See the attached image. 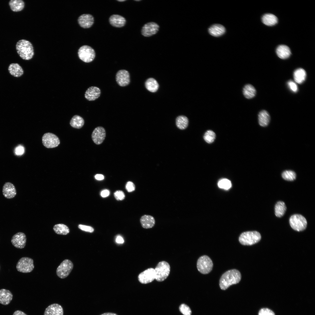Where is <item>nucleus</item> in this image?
I'll return each instance as SVG.
<instances>
[{
    "label": "nucleus",
    "instance_id": "f257e3e1",
    "mask_svg": "<svg viewBox=\"0 0 315 315\" xmlns=\"http://www.w3.org/2000/svg\"><path fill=\"white\" fill-rule=\"evenodd\" d=\"M241 274L236 269L228 270L224 273L219 280V286L223 290H225L230 286L237 284L240 281Z\"/></svg>",
    "mask_w": 315,
    "mask_h": 315
},
{
    "label": "nucleus",
    "instance_id": "f03ea898",
    "mask_svg": "<svg viewBox=\"0 0 315 315\" xmlns=\"http://www.w3.org/2000/svg\"><path fill=\"white\" fill-rule=\"evenodd\" d=\"M17 52L20 57L25 60H29L33 57L34 49L32 43L25 39L19 41L16 45Z\"/></svg>",
    "mask_w": 315,
    "mask_h": 315
},
{
    "label": "nucleus",
    "instance_id": "7ed1b4c3",
    "mask_svg": "<svg viewBox=\"0 0 315 315\" xmlns=\"http://www.w3.org/2000/svg\"><path fill=\"white\" fill-rule=\"evenodd\" d=\"M261 236L257 231H249L243 232L240 235L239 241L243 245H251L255 244L260 240Z\"/></svg>",
    "mask_w": 315,
    "mask_h": 315
},
{
    "label": "nucleus",
    "instance_id": "20e7f679",
    "mask_svg": "<svg viewBox=\"0 0 315 315\" xmlns=\"http://www.w3.org/2000/svg\"><path fill=\"white\" fill-rule=\"evenodd\" d=\"M155 279L158 281H162L168 276L170 272V267L167 262H160L155 269Z\"/></svg>",
    "mask_w": 315,
    "mask_h": 315
},
{
    "label": "nucleus",
    "instance_id": "39448f33",
    "mask_svg": "<svg viewBox=\"0 0 315 315\" xmlns=\"http://www.w3.org/2000/svg\"><path fill=\"white\" fill-rule=\"evenodd\" d=\"M197 268L198 271L203 274L209 273L212 270L213 262L211 258L206 255L200 257L197 262Z\"/></svg>",
    "mask_w": 315,
    "mask_h": 315
},
{
    "label": "nucleus",
    "instance_id": "423d86ee",
    "mask_svg": "<svg viewBox=\"0 0 315 315\" xmlns=\"http://www.w3.org/2000/svg\"><path fill=\"white\" fill-rule=\"evenodd\" d=\"M289 223L291 227L298 231L305 230L307 224L306 218L302 215L298 214L292 215L290 218Z\"/></svg>",
    "mask_w": 315,
    "mask_h": 315
},
{
    "label": "nucleus",
    "instance_id": "0eeeda50",
    "mask_svg": "<svg viewBox=\"0 0 315 315\" xmlns=\"http://www.w3.org/2000/svg\"><path fill=\"white\" fill-rule=\"evenodd\" d=\"M78 55L79 59L82 61L85 62L89 63L94 60L95 53L91 47L87 45H84L78 49Z\"/></svg>",
    "mask_w": 315,
    "mask_h": 315
},
{
    "label": "nucleus",
    "instance_id": "6e6552de",
    "mask_svg": "<svg viewBox=\"0 0 315 315\" xmlns=\"http://www.w3.org/2000/svg\"><path fill=\"white\" fill-rule=\"evenodd\" d=\"M33 260L30 258L23 257L18 261L16 268L20 272L27 273L31 272L34 268Z\"/></svg>",
    "mask_w": 315,
    "mask_h": 315
},
{
    "label": "nucleus",
    "instance_id": "1a4fd4ad",
    "mask_svg": "<svg viewBox=\"0 0 315 315\" xmlns=\"http://www.w3.org/2000/svg\"><path fill=\"white\" fill-rule=\"evenodd\" d=\"M73 266V264L71 260L68 259L65 260L57 268L56 270L57 275L61 279L66 278L70 274Z\"/></svg>",
    "mask_w": 315,
    "mask_h": 315
},
{
    "label": "nucleus",
    "instance_id": "9d476101",
    "mask_svg": "<svg viewBox=\"0 0 315 315\" xmlns=\"http://www.w3.org/2000/svg\"><path fill=\"white\" fill-rule=\"evenodd\" d=\"M42 142L43 146L47 148H52L57 146L60 144L58 137L51 133H45L42 137Z\"/></svg>",
    "mask_w": 315,
    "mask_h": 315
},
{
    "label": "nucleus",
    "instance_id": "9b49d317",
    "mask_svg": "<svg viewBox=\"0 0 315 315\" xmlns=\"http://www.w3.org/2000/svg\"><path fill=\"white\" fill-rule=\"evenodd\" d=\"M155 278V269L148 268L139 274L138 276L139 281L143 284H146L152 282Z\"/></svg>",
    "mask_w": 315,
    "mask_h": 315
},
{
    "label": "nucleus",
    "instance_id": "f8f14e48",
    "mask_svg": "<svg viewBox=\"0 0 315 315\" xmlns=\"http://www.w3.org/2000/svg\"><path fill=\"white\" fill-rule=\"evenodd\" d=\"M116 79L119 85L121 87L125 86L128 85L130 82V74L126 70H120L117 73Z\"/></svg>",
    "mask_w": 315,
    "mask_h": 315
},
{
    "label": "nucleus",
    "instance_id": "ddd939ff",
    "mask_svg": "<svg viewBox=\"0 0 315 315\" xmlns=\"http://www.w3.org/2000/svg\"><path fill=\"white\" fill-rule=\"evenodd\" d=\"M106 136L104 128L101 126L95 128L92 132L91 137L94 142L97 145L101 144L104 140Z\"/></svg>",
    "mask_w": 315,
    "mask_h": 315
},
{
    "label": "nucleus",
    "instance_id": "4468645a",
    "mask_svg": "<svg viewBox=\"0 0 315 315\" xmlns=\"http://www.w3.org/2000/svg\"><path fill=\"white\" fill-rule=\"evenodd\" d=\"M11 242L15 247L22 249L24 247L26 242V237L25 234L22 232H18L12 237Z\"/></svg>",
    "mask_w": 315,
    "mask_h": 315
},
{
    "label": "nucleus",
    "instance_id": "2eb2a0df",
    "mask_svg": "<svg viewBox=\"0 0 315 315\" xmlns=\"http://www.w3.org/2000/svg\"><path fill=\"white\" fill-rule=\"evenodd\" d=\"M159 26L155 22H150L146 23L142 28V34L145 37H149L157 33L159 30Z\"/></svg>",
    "mask_w": 315,
    "mask_h": 315
},
{
    "label": "nucleus",
    "instance_id": "dca6fc26",
    "mask_svg": "<svg viewBox=\"0 0 315 315\" xmlns=\"http://www.w3.org/2000/svg\"><path fill=\"white\" fill-rule=\"evenodd\" d=\"M78 21L81 27L84 28H88L90 27L93 24L94 18L90 14H83L78 17Z\"/></svg>",
    "mask_w": 315,
    "mask_h": 315
},
{
    "label": "nucleus",
    "instance_id": "f3484780",
    "mask_svg": "<svg viewBox=\"0 0 315 315\" xmlns=\"http://www.w3.org/2000/svg\"><path fill=\"white\" fill-rule=\"evenodd\" d=\"M2 193L3 195L8 199L13 198L17 194L16 190L14 185L10 182L5 183L2 188Z\"/></svg>",
    "mask_w": 315,
    "mask_h": 315
},
{
    "label": "nucleus",
    "instance_id": "a211bd4d",
    "mask_svg": "<svg viewBox=\"0 0 315 315\" xmlns=\"http://www.w3.org/2000/svg\"><path fill=\"white\" fill-rule=\"evenodd\" d=\"M63 314L62 306L59 304L54 303L50 305L46 308L44 315H63Z\"/></svg>",
    "mask_w": 315,
    "mask_h": 315
},
{
    "label": "nucleus",
    "instance_id": "6ab92c4d",
    "mask_svg": "<svg viewBox=\"0 0 315 315\" xmlns=\"http://www.w3.org/2000/svg\"><path fill=\"white\" fill-rule=\"evenodd\" d=\"M100 94L101 90L99 88L96 86H91L86 90L85 97L87 100L92 101L98 98Z\"/></svg>",
    "mask_w": 315,
    "mask_h": 315
},
{
    "label": "nucleus",
    "instance_id": "aec40b11",
    "mask_svg": "<svg viewBox=\"0 0 315 315\" xmlns=\"http://www.w3.org/2000/svg\"><path fill=\"white\" fill-rule=\"evenodd\" d=\"M8 70L10 74L15 78L22 76L24 74V71L22 66L18 63H12L8 67Z\"/></svg>",
    "mask_w": 315,
    "mask_h": 315
},
{
    "label": "nucleus",
    "instance_id": "412c9836",
    "mask_svg": "<svg viewBox=\"0 0 315 315\" xmlns=\"http://www.w3.org/2000/svg\"><path fill=\"white\" fill-rule=\"evenodd\" d=\"M110 24L113 26L116 27H121L125 24L126 20L123 16L117 14L111 15L109 19Z\"/></svg>",
    "mask_w": 315,
    "mask_h": 315
},
{
    "label": "nucleus",
    "instance_id": "4be33fe9",
    "mask_svg": "<svg viewBox=\"0 0 315 315\" xmlns=\"http://www.w3.org/2000/svg\"><path fill=\"white\" fill-rule=\"evenodd\" d=\"M13 295L9 290L5 289L0 290V303L4 305L9 304L11 301Z\"/></svg>",
    "mask_w": 315,
    "mask_h": 315
},
{
    "label": "nucleus",
    "instance_id": "5701e85b",
    "mask_svg": "<svg viewBox=\"0 0 315 315\" xmlns=\"http://www.w3.org/2000/svg\"><path fill=\"white\" fill-rule=\"evenodd\" d=\"M208 31L212 36L218 37L223 34L225 32V29L223 26L216 24L211 26L209 28Z\"/></svg>",
    "mask_w": 315,
    "mask_h": 315
},
{
    "label": "nucleus",
    "instance_id": "b1692460",
    "mask_svg": "<svg viewBox=\"0 0 315 315\" xmlns=\"http://www.w3.org/2000/svg\"><path fill=\"white\" fill-rule=\"evenodd\" d=\"M140 221L142 227L146 229L152 228L155 223V220L153 216L147 215L142 216L140 218Z\"/></svg>",
    "mask_w": 315,
    "mask_h": 315
},
{
    "label": "nucleus",
    "instance_id": "393cba45",
    "mask_svg": "<svg viewBox=\"0 0 315 315\" xmlns=\"http://www.w3.org/2000/svg\"><path fill=\"white\" fill-rule=\"evenodd\" d=\"M276 52L278 57L282 59L288 58L291 54L289 48L285 45L279 46L276 49Z\"/></svg>",
    "mask_w": 315,
    "mask_h": 315
},
{
    "label": "nucleus",
    "instance_id": "a878e982",
    "mask_svg": "<svg viewBox=\"0 0 315 315\" xmlns=\"http://www.w3.org/2000/svg\"><path fill=\"white\" fill-rule=\"evenodd\" d=\"M270 119L269 113L265 110H262L258 114V123L261 126L265 127L267 126L270 123Z\"/></svg>",
    "mask_w": 315,
    "mask_h": 315
},
{
    "label": "nucleus",
    "instance_id": "bb28decb",
    "mask_svg": "<svg viewBox=\"0 0 315 315\" xmlns=\"http://www.w3.org/2000/svg\"><path fill=\"white\" fill-rule=\"evenodd\" d=\"M306 73L303 69L299 68L296 70L293 74V77L295 81L298 83L301 84L305 80Z\"/></svg>",
    "mask_w": 315,
    "mask_h": 315
},
{
    "label": "nucleus",
    "instance_id": "cd10ccee",
    "mask_svg": "<svg viewBox=\"0 0 315 315\" xmlns=\"http://www.w3.org/2000/svg\"><path fill=\"white\" fill-rule=\"evenodd\" d=\"M262 20L264 24L269 26L274 25L278 22V19L276 16L270 13L264 15L262 18Z\"/></svg>",
    "mask_w": 315,
    "mask_h": 315
},
{
    "label": "nucleus",
    "instance_id": "c85d7f7f",
    "mask_svg": "<svg viewBox=\"0 0 315 315\" xmlns=\"http://www.w3.org/2000/svg\"><path fill=\"white\" fill-rule=\"evenodd\" d=\"M70 124L72 127L74 128L80 129L84 125V120L81 117L78 115H75L71 119Z\"/></svg>",
    "mask_w": 315,
    "mask_h": 315
},
{
    "label": "nucleus",
    "instance_id": "c756f323",
    "mask_svg": "<svg viewBox=\"0 0 315 315\" xmlns=\"http://www.w3.org/2000/svg\"><path fill=\"white\" fill-rule=\"evenodd\" d=\"M11 9L14 12L22 10L24 6V3L22 0H11L9 2Z\"/></svg>",
    "mask_w": 315,
    "mask_h": 315
},
{
    "label": "nucleus",
    "instance_id": "7c9ffc66",
    "mask_svg": "<svg viewBox=\"0 0 315 315\" xmlns=\"http://www.w3.org/2000/svg\"><path fill=\"white\" fill-rule=\"evenodd\" d=\"M243 94L246 98L250 99L253 98L256 94V90L255 88L252 85L248 84L246 85L243 88Z\"/></svg>",
    "mask_w": 315,
    "mask_h": 315
},
{
    "label": "nucleus",
    "instance_id": "2f4dec72",
    "mask_svg": "<svg viewBox=\"0 0 315 315\" xmlns=\"http://www.w3.org/2000/svg\"><path fill=\"white\" fill-rule=\"evenodd\" d=\"M145 85L148 90L153 92H156L159 88L157 81L153 78L148 79L145 82Z\"/></svg>",
    "mask_w": 315,
    "mask_h": 315
},
{
    "label": "nucleus",
    "instance_id": "473e14b6",
    "mask_svg": "<svg viewBox=\"0 0 315 315\" xmlns=\"http://www.w3.org/2000/svg\"><path fill=\"white\" fill-rule=\"evenodd\" d=\"M286 209V207L285 203L283 201H278L275 206V215L278 217H281L284 215Z\"/></svg>",
    "mask_w": 315,
    "mask_h": 315
},
{
    "label": "nucleus",
    "instance_id": "72a5a7b5",
    "mask_svg": "<svg viewBox=\"0 0 315 315\" xmlns=\"http://www.w3.org/2000/svg\"><path fill=\"white\" fill-rule=\"evenodd\" d=\"M53 229L56 234L59 235H66L70 232L69 228L66 225L63 224L55 225L54 226Z\"/></svg>",
    "mask_w": 315,
    "mask_h": 315
},
{
    "label": "nucleus",
    "instance_id": "f704fd0d",
    "mask_svg": "<svg viewBox=\"0 0 315 315\" xmlns=\"http://www.w3.org/2000/svg\"><path fill=\"white\" fill-rule=\"evenodd\" d=\"M188 118L184 116L178 117L176 119V125L177 127L181 130L185 129L188 127Z\"/></svg>",
    "mask_w": 315,
    "mask_h": 315
},
{
    "label": "nucleus",
    "instance_id": "c9c22d12",
    "mask_svg": "<svg viewBox=\"0 0 315 315\" xmlns=\"http://www.w3.org/2000/svg\"><path fill=\"white\" fill-rule=\"evenodd\" d=\"M282 176L284 180L288 181H293L296 178V175L293 171L288 170L283 172L282 174Z\"/></svg>",
    "mask_w": 315,
    "mask_h": 315
},
{
    "label": "nucleus",
    "instance_id": "e433bc0d",
    "mask_svg": "<svg viewBox=\"0 0 315 315\" xmlns=\"http://www.w3.org/2000/svg\"><path fill=\"white\" fill-rule=\"evenodd\" d=\"M215 137L216 134L215 133L211 130L207 131L204 136V140L208 143H212L214 141Z\"/></svg>",
    "mask_w": 315,
    "mask_h": 315
},
{
    "label": "nucleus",
    "instance_id": "4c0bfd02",
    "mask_svg": "<svg viewBox=\"0 0 315 315\" xmlns=\"http://www.w3.org/2000/svg\"><path fill=\"white\" fill-rule=\"evenodd\" d=\"M218 184L219 187L225 190L229 189L232 186L231 181L226 178L220 180L218 181Z\"/></svg>",
    "mask_w": 315,
    "mask_h": 315
},
{
    "label": "nucleus",
    "instance_id": "58836bf2",
    "mask_svg": "<svg viewBox=\"0 0 315 315\" xmlns=\"http://www.w3.org/2000/svg\"><path fill=\"white\" fill-rule=\"evenodd\" d=\"M180 312L184 315H191V311L190 307L185 304H181L179 307Z\"/></svg>",
    "mask_w": 315,
    "mask_h": 315
},
{
    "label": "nucleus",
    "instance_id": "ea45409f",
    "mask_svg": "<svg viewBox=\"0 0 315 315\" xmlns=\"http://www.w3.org/2000/svg\"><path fill=\"white\" fill-rule=\"evenodd\" d=\"M258 315H275V314L271 310L267 308H263L260 310Z\"/></svg>",
    "mask_w": 315,
    "mask_h": 315
},
{
    "label": "nucleus",
    "instance_id": "a19ab883",
    "mask_svg": "<svg viewBox=\"0 0 315 315\" xmlns=\"http://www.w3.org/2000/svg\"><path fill=\"white\" fill-rule=\"evenodd\" d=\"M114 195L116 199L118 200H123L125 197L124 193L120 190L116 191L114 193Z\"/></svg>",
    "mask_w": 315,
    "mask_h": 315
},
{
    "label": "nucleus",
    "instance_id": "79ce46f5",
    "mask_svg": "<svg viewBox=\"0 0 315 315\" xmlns=\"http://www.w3.org/2000/svg\"><path fill=\"white\" fill-rule=\"evenodd\" d=\"M24 152V147L21 145H19L17 146L15 149V153L17 155H23Z\"/></svg>",
    "mask_w": 315,
    "mask_h": 315
},
{
    "label": "nucleus",
    "instance_id": "37998d69",
    "mask_svg": "<svg viewBox=\"0 0 315 315\" xmlns=\"http://www.w3.org/2000/svg\"><path fill=\"white\" fill-rule=\"evenodd\" d=\"M78 228L83 231L89 232H92L94 231L93 228L90 226L80 224L78 225Z\"/></svg>",
    "mask_w": 315,
    "mask_h": 315
},
{
    "label": "nucleus",
    "instance_id": "c03bdc74",
    "mask_svg": "<svg viewBox=\"0 0 315 315\" xmlns=\"http://www.w3.org/2000/svg\"><path fill=\"white\" fill-rule=\"evenodd\" d=\"M126 189L129 192L134 191L135 189V186L134 183L131 181L128 182L126 185Z\"/></svg>",
    "mask_w": 315,
    "mask_h": 315
},
{
    "label": "nucleus",
    "instance_id": "a18cd8bd",
    "mask_svg": "<svg viewBox=\"0 0 315 315\" xmlns=\"http://www.w3.org/2000/svg\"><path fill=\"white\" fill-rule=\"evenodd\" d=\"M288 84L290 89L294 92H296L298 91V88L296 83L291 80H290L288 82Z\"/></svg>",
    "mask_w": 315,
    "mask_h": 315
},
{
    "label": "nucleus",
    "instance_id": "49530a36",
    "mask_svg": "<svg viewBox=\"0 0 315 315\" xmlns=\"http://www.w3.org/2000/svg\"><path fill=\"white\" fill-rule=\"evenodd\" d=\"M110 194L109 191L107 189H105L101 192V195L103 197H105L108 196Z\"/></svg>",
    "mask_w": 315,
    "mask_h": 315
},
{
    "label": "nucleus",
    "instance_id": "de8ad7c7",
    "mask_svg": "<svg viewBox=\"0 0 315 315\" xmlns=\"http://www.w3.org/2000/svg\"><path fill=\"white\" fill-rule=\"evenodd\" d=\"M116 242L119 244H122L124 242V240L123 238L120 235L117 236L115 239Z\"/></svg>",
    "mask_w": 315,
    "mask_h": 315
},
{
    "label": "nucleus",
    "instance_id": "09e8293b",
    "mask_svg": "<svg viewBox=\"0 0 315 315\" xmlns=\"http://www.w3.org/2000/svg\"><path fill=\"white\" fill-rule=\"evenodd\" d=\"M13 315H27L25 313L20 310H16L13 313Z\"/></svg>",
    "mask_w": 315,
    "mask_h": 315
},
{
    "label": "nucleus",
    "instance_id": "8fccbe9b",
    "mask_svg": "<svg viewBox=\"0 0 315 315\" xmlns=\"http://www.w3.org/2000/svg\"><path fill=\"white\" fill-rule=\"evenodd\" d=\"M95 179L97 180H101L104 179V176L102 174H97L95 175Z\"/></svg>",
    "mask_w": 315,
    "mask_h": 315
},
{
    "label": "nucleus",
    "instance_id": "3c124183",
    "mask_svg": "<svg viewBox=\"0 0 315 315\" xmlns=\"http://www.w3.org/2000/svg\"><path fill=\"white\" fill-rule=\"evenodd\" d=\"M101 315H117V314L112 313H104Z\"/></svg>",
    "mask_w": 315,
    "mask_h": 315
},
{
    "label": "nucleus",
    "instance_id": "603ef678",
    "mask_svg": "<svg viewBox=\"0 0 315 315\" xmlns=\"http://www.w3.org/2000/svg\"><path fill=\"white\" fill-rule=\"evenodd\" d=\"M126 1L125 0H117V1H120V2H123V1Z\"/></svg>",
    "mask_w": 315,
    "mask_h": 315
},
{
    "label": "nucleus",
    "instance_id": "864d4df0",
    "mask_svg": "<svg viewBox=\"0 0 315 315\" xmlns=\"http://www.w3.org/2000/svg\"><path fill=\"white\" fill-rule=\"evenodd\" d=\"M135 1H140V0H135Z\"/></svg>",
    "mask_w": 315,
    "mask_h": 315
}]
</instances>
